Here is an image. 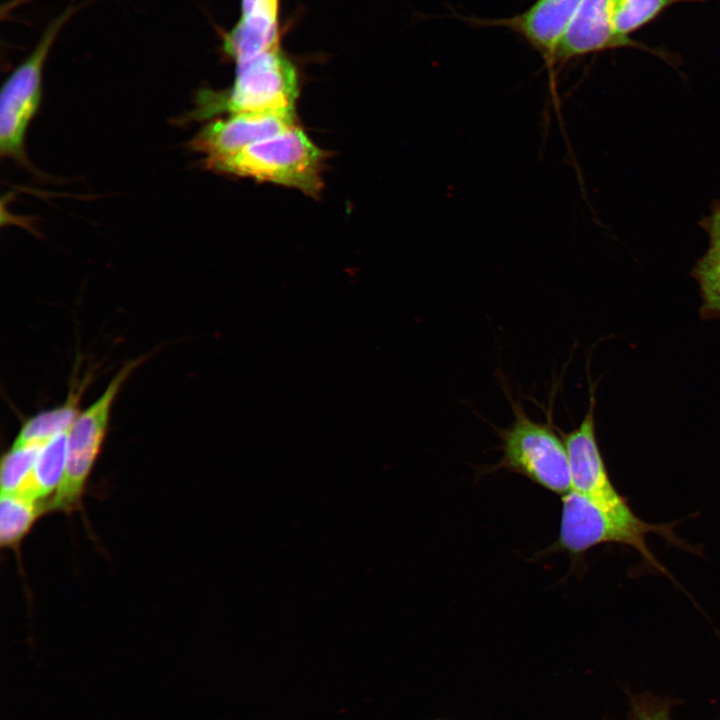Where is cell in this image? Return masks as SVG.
I'll use <instances>...</instances> for the list:
<instances>
[{"instance_id": "1", "label": "cell", "mask_w": 720, "mask_h": 720, "mask_svg": "<svg viewBox=\"0 0 720 720\" xmlns=\"http://www.w3.org/2000/svg\"><path fill=\"white\" fill-rule=\"evenodd\" d=\"M677 522L653 524L643 521L629 507L606 508L574 490L562 497L559 538L556 547L574 556L600 544L619 543L635 549L659 572L670 576L655 558L646 543L649 533H656L672 545L685 550L695 548L683 542L675 533Z\"/></svg>"}, {"instance_id": "19", "label": "cell", "mask_w": 720, "mask_h": 720, "mask_svg": "<svg viewBox=\"0 0 720 720\" xmlns=\"http://www.w3.org/2000/svg\"><path fill=\"white\" fill-rule=\"evenodd\" d=\"M436 720H443V719H436Z\"/></svg>"}, {"instance_id": "8", "label": "cell", "mask_w": 720, "mask_h": 720, "mask_svg": "<svg viewBox=\"0 0 720 720\" xmlns=\"http://www.w3.org/2000/svg\"><path fill=\"white\" fill-rule=\"evenodd\" d=\"M595 385H589L588 409L577 427L563 437L569 461L572 490L600 505L619 509L628 505L613 485L602 456L595 421Z\"/></svg>"}, {"instance_id": "17", "label": "cell", "mask_w": 720, "mask_h": 720, "mask_svg": "<svg viewBox=\"0 0 720 720\" xmlns=\"http://www.w3.org/2000/svg\"><path fill=\"white\" fill-rule=\"evenodd\" d=\"M674 0H617L614 13V31L620 38L656 17Z\"/></svg>"}, {"instance_id": "18", "label": "cell", "mask_w": 720, "mask_h": 720, "mask_svg": "<svg viewBox=\"0 0 720 720\" xmlns=\"http://www.w3.org/2000/svg\"><path fill=\"white\" fill-rule=\"evenodd\" d=\"M634 720H670L668 709L664 706H638Z\"/></svg>"}, {"instance_id": "7", "label": "cell", "mask_w": 720, "mask_h": 720, "mask_svg": "<svg viewBox=\"0 0 720 720\" xmlns=\"http://www.w3.org/2000/svg\"><path fill=\"white\" fill-rule=\"evenodd\" d=\"M295 112L228 114L205 124L189 142V147L203 155V166L212 171L246 147L296 126Z\"/></svg>"}, {"instance_id": "9", "label": "cell", "mask_w": 720, "mask_h": 720, "mask_svg": "<svg viewBox=\"0 0 720 720\" xmlns=\"http://www.w3.org/2000/svg\"><path fill=\"white\" fill-rule=\"evenodd\" d=\"M280 0H241L240 17L223 35L222 50L236 63L281 47Z\"/></svg>"}, {"instance_id": "5", "label": "cell", "mask_w": 720, "mask_h": 720, "mask_svg": "<svg viewBox=\"0 0 720 720\" xmlns=\"http://www.w3.org/2000/svg\"><path fill=\"white\" fill-rule=\"evenodd\" d=\"M143 358L126 363L110 380L102 394L79 412L67 434L66 465L47 512H71L79 508L87 481L101 452L112 406L131 373Z\"/></svg>"}, {"instance_id": "12", "label": "cell", "mask_w": 720, "mask_h": 720, "mask_svg": "<svg viewBox=\"0 0 720 720\" xmlns=\"http://www.w3.org/2000/svg\"><path fill=\"white\" fill-rule=\"evenodd\" d=\"M700 225L709 238L704 255L695 263L691 275L699 285L702 305L699 313L703 320L720 318V200L714 201L709 215Z\"/></svg>"}, {"instance_id": "16", "label": "cell", "mask_w": 720, "mask_h": 720, "mask_svg": "<svg viewBox=\"0 0 720 720\" xmlns=\"http://www.w3.org/2000/svg\"><path fill=\"white\" fill-rule=\"evenodd\" d=\"M41 444H12L0 468L1 494L20 493L33 470Z\"/></svg>"}, {"instance_id": "3", "label": "cell", "mask_w": 720, "mask_h": 720, "mask_svg": "<svg viewBox=\"0 0 720 720\" xmlns=\"http://www.w3.org/2000/svg\"><path fill=\"white\" fill-rule=\"evenodd\" d=\"M327 154L298 126L252 144L212 171L249 177L318 197Z\"/></svg>"}, {"instance_id": "10", "label": "cell", "mask_w": 720, "mask_h": 720, "mask_svg": "<svg viewBox=\"0 0 720 720\" xmlns=\"http://www.w3.org/2000/svg\"><path fill=\"white\" fill-rule=\"evenodd\" d=\"M617 0H581L559 45L555 58L568 60L604 49L632 45L614 31Z\"/></svg>"}, {"instance_id": "14", "label": "cell", "mask_w": 720, "mask_h": 720, "mask_svg": "<svg viewBox=\"0 0 720 720\" xmlns=\"http://www.w3.org/2000/svg\"><path fill=\"white\" fill-rule=\"evenodd\" d=\"M47 513L45 502H37L21 494H1L0 544L18 550L34 523Z\"/></svg>"}, {"instance_id": "11", "label": "cell", "mask_w": 720, "mask_h": 720, "mask_svg": "<svg viewBox=\"0 0 720 720\" xmlns=\"http://www.w3.org/2000/svg\"><path fill=\"white\" fill-rule=\"evenodd\" d=\"M581 0H537L528 10L497 21L527 39L537 50L555 57Z\"/></svg>"}, {"instance_id": "15", "label": "cell", "mask_w": 720, "mask_h": 720, "mask_svg": "<svg viewBox=\"0 0 720 720\" xmlns=\"http://www.w3.org/2000/svg\"><path fill=\"white\" fill-rule=\"evenodd\" d=\"M80 393V390L76 392L72 390L62 405L41 411L26 419L13 443L42 444L55 435L67 432L80 412L78 409Z\"/></svg>"}, {"instance_id": "13", "label": "cell", "mask_w": 720, "mask_h": 720, "mask_svg": "<svg viewBox=\"0 0 720 720\" xmlns=\"http://www.w3.org/2000/svg\"><path fill=\"white\" fill-rule=\"evenodd\" d=\"M67 434L55 435L40 445L30 477L17 494L46 503L45 498L57 491L65 471Z\"/></svg>"}, {"instance_id": "4", "label": "cell", "mask_w": 720, "mask_h": 720, "mask_svg": "<svg viewBox=\"0 0 720 720\" xmlns=\"http://www.w3.org/2000/svg\"><path fill=\"white\" fill-rule=\"evenodd\" d=\"M514 419L507 428H497L502 451L500 461L489 470L504 469L520 474L556 494L572 490L568 454L554 425L532 420L521 402L506 390Z\"/></svg>"}, {"instance_id": "6", "label": "cell", "mask_w": 720, "mask_h": 720, "mask_svg": "<svg viewBox=\"0 0 720 720\" xmlns=\"http://www.w3.org/2000/svg\"><path fill=\"white\" fill-rule=\"evenodd\" d=\"M76 8L68 7L43 31L33 51L15 68L0 95V153L29 165L25 151L26 131L42 98L43 68L51 47Z\"/></svg>"}, {"instance_id": "2", "label": "cell", "mask_w": 720, "mask_h": 720, "mask_svg": "<svg viewBox=\"0 0 720 720\" xmlns=\"http://www.w3.org/2000/svg\"><path fill=\"white\" fill-rule=\"evenodd\" d=\"M298 93L297 67L279 47L236 63L229 88L199 91L193 115L205 119L223 112L295 111Z\"/></svg>"}]
</instances>
